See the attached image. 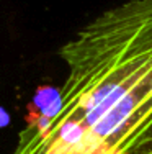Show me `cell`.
Listing matches in <instances>:
<instances>
[{
	"mask_svg": "<svg viewBox=\"0 0 152 154\" xmlns=\"http://www.w3.org/2000/svg\"><path fill=\"white\" fill-rule=\"evenodd\" d=\"M59 97H61V89H54V87H49V85L38 87V90L34 94V98H33V103L30 105V110L41 113L51 103H54Z\"/></svg>",
	"mask_w": 152,
	"mask_h": 154,
	"instance_id": "6da1fadb",
	"label": "cell"
},
{
	"mask_svg": "<svg viewBox=\"0 0 152 154\" xmlns=\"http://www.w3.org/2000/svg\"><path fill=\"white\" fill-rule=\"evenodd\" d=\"M8 123H10V115H8V112H5V108L0 107V128L7 126Z\"/></svg>",
	"mask_w": 152,
	"mask_h": 154,
	"instance_id": "7a4b0ae2",
	"label": "cell"
}]
</instances>
